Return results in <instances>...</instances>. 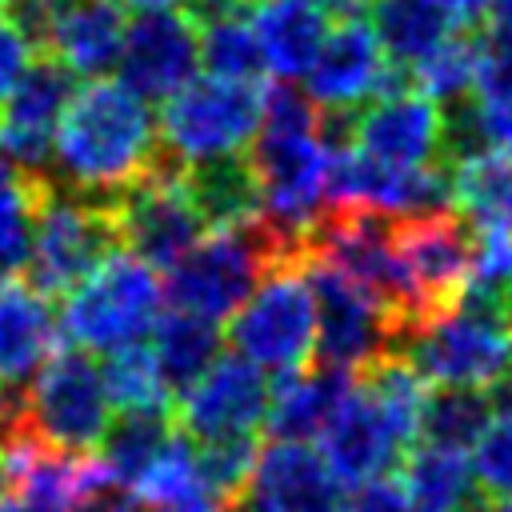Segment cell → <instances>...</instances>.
Masks as SVG:
<instances>
[{
    "instance_id": "1",
    "label": "cell",
    "mask_w": 512,
    "mask_h": 512,
    "mask_svg": "<svg viewBox=\"0 0 512 512\" xmlns=\"http://www.w3.org/2000/svg\"><path fill=\"white\" fill-rule=\"evenodd\" d=\"M332 156L336 140L312 96L292 84L268 88V108L248 144V160L260 184V220L300 256L308 252V232L324 216Z\"/></svg>"
},
{
    "instance_id": "2",
    "label": "cell",
    "mask_w": 512,
    "mask_h": 512,
    "mask_svg": "<svg viewBox=\"0 0 512 512\" xmlns=\"http://www.w3.org/2000/svg\"><path fill=\"white\" fill-rule=\"evenodd\" d=\"M160 152L148 100L124 80L92 76L72 92L60 116L52 160L60 168V184L92 196H120L156 168Z\"/></svg>"
},
{
    "instance_id": "3",
    "label": "cell",
    "mask_w": 512,
    "mask_h": 512,
    "mask_svg": "<svg viewBox=\"0 0 512 512\" xmlns=\"http://www.w3.org/2000/svg\"><path fill=\"white\" fill-rule=\"evenodd\" d=\"M156 272L160 268H152L132 248L128 252L116 248L64 296V312H60L64 336L76 348L108 352V356L144 344V336L156 332L168 296Z\"/></svg>"
},
{
    "instance_id": "4",
    "label": "cell",
    "mask_w": 512,
    "mask_h": 512,
    "mask_svg": "<svg viewBox=\"0 0 512 512\" xmlns=\"http://www.w3.org/2000/svg\"><path fill=\"white\" fill-rule=\"evenodd\" d=\"M304 260L292 252L260 216L232 228H212L172 272H168V300L172 308L196 312L204 320H232L252 288L264 280L272 264Z\"/></svg>"
},
{
    "instance_id": "5",
    "label": "cell",
    "mask_w": 512,
    "mask_h": 512,
    "mask_svg": "<svg viewBox=\"0 0 512 512\" xmlns=\"http://www.w3.org/2000/svg\"><path fill=\"white\" fill-rule=\"evenodd\" d=\"M116 244L120 224L112 196H92L44 176L32 252L24 264V276L40 296H68L100 260L116 252Z\"/></svg>"
},
{
    "instance_id": "6",
    "label": "cell",
    "mask_w": 512,
    "mask_h": 512,
    "mask_svg": "<svg viewBox=\"0 0 512 512\" xmlns=\"http://www.w3.org/2000/svg\"><path fill=\"white\" fill-rule=\"evenodd\" d=\"M112 428V392L104 368L88 348H60L20 388L12 432L40 436L64 452H88L104 444ZM8 432V436H12Z\"/></svg>"
},
{
    "instance_id": "7",
    "label": "cell",
    "mask_w": 512,
    "mask_h": 512,
    "mask_svg": "<svg viewBox=\"0 0 512 512\" xmlns=\"http://www.w3.org/2000/svg\"><path fill=\"white\" fill-rule=\"evenodd\" d=\"M400 352L428 384L440 388H492L512 360V316L500 300L464 296L456 308L420 324Z\"/></svg>"
},
{
    "instance_id": "8",
    "label": "cell",
    "mask_w": 512,
    "mask_h": 512,
    "mask_svg": "<svg viewBox=\"0 0 512 512\" xmlns=\"http://www.w3.org/2000/svg\"><path fill=\"white\" fill-rule=\"evenodd\" d=\"M268 108V92L256 80L200 76L188 80L160 108V148L176 164H208L248 152Z\"/></svg>"
},
{
    "instance_id": "9",
    "label": "cell",
    "mask_w": 512,
    "mask_h": 512,
    "mask_svg": "<svg viewBox=\"0 0 512 512\" xmlns=\"http://www.w3.org/2000/svg\"><path fill=\"white\" fill-rule=\"evenodd\" d=\"M228 340L240 356L264 372H300L316 348V296L304 276V260L272 264L252 296L228 324Z\"/></svg>"
},
{
    "instance_id": "10",
    "label": "cell",
    "mask_w": 512,
    "mask_h": 512,
    "mask_svg": "<svg viewBox=\"0 0 512 512\" xmlns=\"http://www.w3.org/2000/svg\"><path fill=\"white\" fill-rule=\"evenodd\" d=\"M304 276L316 296V348L324 364L360 372L368 360L400 348V324L360 280L316 252H304Z\"/></svg>"
},
{
    "instance_id": "11",
    "label": "cell",
    "mask_w": 512,
    "mask_h": 512,
    "mask_svg": "<svg viewBox=\"0 0 512 512\" xmlns=\"http://www.w3.org/2000/svg\"><path fill=\"white\" fill-rule=\"evenodd\" d=\"M112 204H116L120 240L136 256H144L152 268H164V272H172L204 240V228H208L204 212L196 208L184 184V168L164 152L156 168L140 176L132 188H124L120 196H112Z\"/></svg>"
},
{
    "instance_id": "12",
    "label": "cell",
    "mask_w": 512,
    "mask_h": 512,
    "mask_svg": "<svg viewBox=\"0 0 512 512\" xmlns=\"http://www.w3.org/2000/svg\"><path fill=\"white\" fill-rule=\"evenodd\" d=\"M392 240H396V256L408 276L420 324L436 320L440 312H448L464 300L476 240L468 232V220L456 208L392 220Z\"/></svg>"
},
{
    "instance_id": "13",
    "label": "cell",
    "mask_w": 512,
    "mask_h": 512,
    "mask_svg": "<svg viewBox=\"0 0 512 512\" xmlns=\"http://www.w3.org/2000/svg\"><path fill=\"white\" fill-rule=\"evenodd\" d=\"M272 384L260 364L240 352H220L212 368L180 396L176 424L192 440H232L268 428Z\"/></svg>"
},
{
    "instance_id": "14",
    "label": "cell",
    "mask_w": 512,
    "mask_h": 512,
    "mask_svg": "<svg viewBox=\"0 0 512 512\" xmlns=\"http://www.w3.org/2000/svg\"><path fill=\"white\" fill-rule=\"evenodd\" d=\"M396 72L400 68L388 60L376 28L360 16H344L328 32V40L304 80H308L312 104L324 116H356V108H364L368 100H376L400 84Z\"/></svg>"
},
{
    "instance_id": "15",
    "label": "cell",
    "mask_w": 512,
    "mask_h": 512,
    "mask_svg": "<svg viewBox=\"0 0 512 512\" xmlns=\"http://www.w3.org/2000/svg\"><path fill=\"white\" fill-rule=\"evenodd\" d=\"M448 116L424 92L392 88L348 120V144L388 168H424L444 160Z\"/></svg>"
},
{
    "instance_id": "16",
    "label": "cell",
    "mask_w": 512,
    "mask_h": 512,
    "mask_svg": "<svg viewBox=\"0 0 512 512\" xmlns=\"http://www.w3.org/2000/svg\"><path fill=\"white\" fill-rule=\"evenodd\" d=\"M68 100H72V72L52 56L32 60L24 80L0 104V156L20 164L24 172L48 176L56 128Z\"/></svg>"
},
{
    "instance_id": "17",
    "label": "cell",
    "mask_w": 512,
    "mask_h": 512,
    "mask_svg": "<svg viewBox=\"0 0 512 512\" xmlns=\"http://www.w3.org/2000/svg\"><path fill=\"white\" fill-rule=\"evenodd\" d=\"M408 440L388 420V412L368 396V388L356 380V388L344 396L328 428L320 432V456L336 484L360 488L368 480H380L408 456Z\"/></svg>"
},
{
    "instance_id": "18",
    "label": "cell",
    "mask_w": 512,
    "mask_h": 512,
    "mask_svg": "<svg viewBox=\"0 0 512 512\" xmlns=\"http://www.w3.org/2000/svg\"><path fill=\"white\" fill-rule=\"evenodd\" d=\"M4 444L12 464V512H76L80 500L112 484L100 456L64 452L28 432H12Z\"/></svg>"
},
{
    "instance_id": "19",
    "label": "cell",
    "mask_w": 512,
    "mask_h": 512,
    "mask_svg": "<svg viewBox=\"0 0 512 512\" xmlns=\"http://www.w3.org/2000/svg\"><path fill=\"white\" fill-rule=\"evenodd\" d=\"M200 64V24L172 8V12H140L128 24L124 52H120V80L140 92L144 100L176 96Z\"/></svg>"
},
{
    "instance_id": "20",
    "label": "cell",
    "mask_w": 512,
    "mask_h": 512,
    "mask_svg": "<svg viewBox=\"0 0 512 512\" xmlns=\"http://www.w3.org/2000/svg\"><path fill=\"white\" fill-rule=\"evenodd\" d=\"M336 488V476L308 440H268L232 512H340Z\"/></svg>"
},
{
    "instance_id": "21",
    "label": "cell",
    "mask_w": 512,
    "mask_h": 512,
    "mask_svg": "<svg viewBox=\"0 0 512 512\" xmlns=\"http://www.w3.org/2000/svg\"><path fill=\"white\" fill-rule=\"evenodd\" d=\"M124 4L120 0H60L44 56L60 60L72 76H104L124 52Z\"/></svg>"
},
{
    "instance_id": "22",
    "label": "cell",
    "mask_w": 512,
    "mask_h": 512,
    "mask_svg": "<svg viewBox=\"0 0 512 512\" xmlns=\"http://www.w3.org/2000/svg\"><path fill=\"white\" fill-rule=\"evenodd\" d=\"M56 348V316L48 296L28 280L0 284V384L20 392Z\"/></svg>"
},
{
    "instance_id": "23",
    "label": "cell",
    "mask_w": 512,
    "mask_h": 512,
    "mask_svg": "<svg viewBox=\"0 0 512 512\" xmlns=\"http://www.w3.org/2000/svg\"><path fill=\"white\" fill-rule=\"evenodd\" d=\"M352 388H356V372L324 364V360L320 368H300V372L280 376L272 388V412H268L272 440L320 436Z\"/></svg>"
},
{
    "instance_id": "24",
    "label": "cell",
    "mask_w": 512,
    "mask_h": 512,
    "mask_svg": "<svg viewBox=\"0 0 512 512\" xmlns=\"http://www.w3.org/2000/svg\"><path fill=\"white\" fill-rule=\"evenodd\" d=\"M256 36L268 72L280 80H300L316 64L328 40V12L316 0H260L256 4Z\"/></svg>"
},
{
    "instance_id": "25",
    "label": "cell",
    "mask_w": 512,
    "mask_h": 512,
    "mask_svg": "<svg viewBox=\"0 0 512 512\" xmlns=\"http://www.w3.org/2000/svg\"><path fill=\"white\" fill-rule=\"evenodd\" d=\"M400 488L408 496V512H464L476 504V476L460 448L444 444H412L400 460Z\"/></svg>"
},
{
    "instance_id": "26",
    "label": "cell",
    "mask_w": 512,
    "mask_h": 512,
    "mask_svg": "<svg viewBox=\"0 0 512 512\" xmlns=\"http://www.w3.org/2000/svg\"><path fill=\"white\" fill-rule=\"evenodd\" d=\"M184 184H188L196 208L204 212L208 228H232V224H248L260 216V184H256L248 152L220 156L208 164H188Z\"/></svg>"
},
{
    "instance_id": "27",
    "label": "cell",
    "mask_w": 512,
    "mask_h": 512,
    "mask_svg": "<svg viewBox=\"0 0 512 512\" xmlns=\"http://www.w3.org/2000/svg\"><path fill=\"white\" fill-rule=\"evenodd\" d=\"M180 432L176 408H128L112 420L104 444H100V464L112 484L136 488V480L148 472V464L164 452V444Z\"/></svg>"
},
{
    "instance_id": "28",
    "label": "cell",
    "mask_w": 512,
    "mask_h": 512,
    "mask_svg": "<svg viewBox=\"0 0 512 512\" xmlns=\"http://www.w3.org/2000/svg\"><path fill=\"white\" fill-rule=\"evenodd\" d=\"M448 168L456 188V212L472 224V232L512 228V160L480 148L452 160Z\"/></svg>"
},
{
    "instance_id": "29",
    "label": "cell",
    "mask_w": 512,
    "mask_h": 512,
    "mask_svg": "<svg viewBox=\"0 0 512 512\" xmlns=\"http://www.w3.org/2000/svg\"><path fill=\"white\" fill-rule=\"evenodd\" d=\"M152 336H156V348H152L156 352V364H160L168 388L180 392V396L220 356V328H216V320H204V316L184 312V308L164 312Z\"/></svg>"
},
{
    "instance_id": "30",
    "label": "cell",
    "mask_w": 512,
    "mask_h": 512,
    "mask_svg": "<svg viewBox=\"0 0 512 512\" xmlns=\"http://www.w3.org/2000/svg\"><path fill=\"white\" fill-rule=\"evenodd\" d=\"M372 28L396 68L424 60L456 24L432 0H372Z\"/></svg>"
},
{
    "instance_id": "31",
    "label": "cell",
    "mask_w": 512,
    "mask_h": 512,
    "mask_svg": "<svg viewBox=\"0 0 512 512\" xmlns=\"http://www.w3.org/2000/svg\"><path fill=\"white\" fill-rule=\"evenodd\" d=\"M132 492L152 508H184V504L216 508L208 496L204 472H200V444L184 428L164 444V452L148 464V472L136 480Z\"/></svg>"
},
{
    "instance_id": "32",
    "label": "cell",
    "mask_w": 512,
    "mask_h": 512,
    "mask_svg": "<svg viewBox=\"0 0 512 512\" xmlns=\"http://www.w3.org/2000/svg\"><path fill=\"white\" fill-rule=\"evenodd\" d=\"M480 40L484 36L476 28H452L424 60H416L408 68L412 88L432 96L436 104H444V100L460 104L464 96H472L476 64H480Z\"/></svg>"
},
{
    "instance_id": "33",
    "label": "cell",
    "mask_w": 512,
    "mask_h": 512,
    "mask_svg": "<svg viewBox=\"0 0 512 512\" xmlns=\"http://www.w3.org/2000/svg\"><path fill=\"white\" fill-rule=\"evenodd\" d=\"M492 424V392L488 388H440L428 392L420 440L444 448H476L484 428Z\"/></svg>"
},
{
    "instance_id": "34",
    "label": "cell",
    "mask_w": 512,
    "mask_h": 512,
    "mask_svg": "<svg viewBox=\"0 0 512 512\" xmlns=\"http://www.w3.org/2000/svg\"><path fill=\"white\" fill-rule=\"evenodd\" d=\"M44 176L0 156V272H20L32 252V224Z\"/></svg>"
},
{
    "instance_id": "35",
    "label": "cell",
    "mask_w": 512,
    "mask_h": 512,
    "mask_svg": "<svg viewBox=\"0 0 512 512\" xmlns=\"http://www.w3.org/2000/svg\"><path fill=\"white\" fill-rule=\"evenodd\" d=\"M200 60L208 64L212 76H224V80H260V72L268 68L256 24L244 20V12L220 16L200 28Z\"/></svg>"
},
{
    "instance_id": "36",
    "label": "cell",
    "mask_w": 512,
    "mask_h": 512,
    "mask_svg": "<svg viewBox=\"0 0 512 512\" xmlns=\"http://www.w3.org/2000/svg\"><path fill=\"white\" fill-rule=\"evenodd\" d=\"M104 380L112 392L116 408H172V388L156 364V352H148L144 344L112 352L104 364Z\"/></svg>"
},
{
    "instance_id": "37",
    "label": "cell",
    "mask_w": 512,
    "mask_h": 512,
    "mask_svg": "<svg viewBox=\"0 0 512 512\" xmlns=\"http://www.w3.org/2000/svg\"><path fill=\"white\" fill-rule=\"evenodd\" d=\"M512 288V228H484L472 244V276L464 296L500 300Z\"/></svg>"
},
{
    "instance_id": "38",
    "label": "cell",
    "mask_w": 512,
    "mask_h": 512,
    "mask_svg": "<svg viewBox=\"0 0 512 512\" xmlns=\"http://www.w3.org/2000/svg\"><path fill=\"white\" fill-rule=\"evenodd\" d=\"M472 476L476 492H484L488 500L512 496V420L492 416V424L472 448Z\"/></svg>"
},
{
    "instance_id": "39",
    "label": "cell",
    "mask_w": 512,
    "mask_h": 512,
    "mask_svg": "<svg viewBox=\"0 0 512 512\" xmlns=\"http://www.w3.org/2000/svg\"><path fill=\"white\" fill-rule=\"evenodd\" d=\"M472 100L476 104H488V108L512 104V36L488 32L480 40V64H476Z\"/></svg>"
},
{
    "instance_id": "40",
    "label": "cell",
    "mask_w": 512,
    "mask_h": 512,
    "mask_svg": "<svg viewBox=\"0 0 512 512\" xmlns=\"http://www.w3.org/2000/svg\"><path fill=\"white\" fill-rule=\"evenodd\" d=\"M28 68H32V44L16 32V24L8 16H0V104L24 80Z\"/></svg>"
},
{
    "instance_id": "41",
    "label": "cell",
    "mask_w": 512,
    "mask_h": 512,
    "mask_svg": "<svg viewBox=\"0 0 512 512\" xmlns=\"http://www.w3.org/2000/svg\"><path fill=\"white\" fill-rule=\"evenodd\" d=\"M340 512H408V496L396 480L380 476V480L352 488V496L340 504Z\"/></svg>"
},
{
    "instance_id": "42",
    "label": "cell",
    "mask_w": 512,
    "mask_h": 512,
    "mask_svg": "<svg viewBox=\"0 0 512 512\" xmlns=\"http://www.w3.org/2000/svg\"><path fill=\"white\" fill-rule=\"evenodd\" d=\"M472 112H476V128H480L484 148H492L504 160H512V104L488 108V104H476L472 100Z\"/></svg>"
},
{
    "instance_id": "43",
    "label": "cell",
    "mask_w": 512,
    "mask_h": 512,
    "mask_svg": "<svg viewBox=\"0 0 512 512\" xmlns=\"http://www.w3.org/2000/svg\"><path fill=\"white\" fill-rule=\"evenodd\" d=\"M76 512H144V500L136 492L120 488V484H104L88 500H80Z\"/></svg>"
},
{
    "instance_id": "44",
    "label": "cell",
    "mask_w": 512,
    "mask_h": 512,
    "mask_svg": "<svg viewBox=\"0 0 512 512\" xmlns=\"http://www.w3.org/2000/svg\"><path fill=\"white\" fill-rule=\"evenodd\" d=\"M456 28H476L480 20H488L492 0H432Z\"/></svg>"
},
{
    "instance_id": "45",
    "label": "cell",
    "mask_w": 512,
    "mask_h": 512,
    "mask_svg": "<svg viewBox=\"0 0 512 512\" xmlns=\"http://www.w3.org/2000/svg\"><path fill=\"white\" fill-rule=\"evenodd\" d=\"M488 20H492V32L496 36H512V0H492Z\"/></svg>"
},
{
    "instance_id": "46",
    "label": "cell",
    "mask_w": 512,
    "mask_h": 512,
    "mask_svg": "<svg viewBox=\"0 0 512 512\" xmlns=\"http://www.w3.org/2000/svg\"><path fill=\"white\" fill-rule=\"evenodd\" d=\"M324 12H332V16H360L364 8H372V0H316Z\"/></svg>"
},
{
    "instance_id": "47",
    "label": "cell",
    "mask_w": 512,
    "mask_h": 512,
    "mask_svg": "<svg viewBox=\"0 0 512 512\" xmlns=\"http://www.w3.org/2000/svg\"><path fill=\"white\" fill-rule=\"evenodd\" d=\"M120 4L136 12H172V8H184L188 0H120Z\"/></svg>"
},
{
    "instance_id": "48",
    "label": "cell",
    "mask_w": 512,
    "mask_h": 512,
    "mask_svg": "<svg viewBox=\"0 0 512 512\" xmlns=\"http://www.w3.org/2000/svg\"><path fill=\"white\" fill-rule=\"evenodd\" d=\"M12 496V464H8V444L0 440V504H8Z\"/></svg>"
},
{
    "instance_id": "49",
    "label": "cell",
    "mask_w": 512,
    "mask_h": 512,
    "mask_svg": "<svg viewBox=\"0 0 512 512\" xmlns=\"http://www.w3.org/2000/svg\"><path fill=\"white\" fill-rule=\"evenodd\" d=\"M156 512H220V508H208V504H184V508H156Z\"/></svg>"
},
{
    "instance_id": "50",
    "label": "cell",
    "mask_w": 512,
    "mask_h": 512,
    "mask_svg": "<svg viewBox=\"0 0 512 512\" xmlns=\"http://www.w3.org/2000/svg\"><path fill=\"white\" fill-rule=\"evenodd\" d=\"M492 512H512V496H504V500H492Z\"/></svg>"
},
{
    "instance_id": "51",
    "label": "cell",
    "mask_w": 512,
    "mask_h": 512,
    "mask_svg": "<svg viewBox=\"0 0 512 512\" xmlns=\"http://www.w3.org/2000/svg\"><path fill=\"white\" fill-rule=\"evenodd\" d=\"M464 512H492V508H488V504H484V500H476V504H468V508H464Z\"/></svg>"
},
{
    "instance_id": "52",
    "label": "cell",
    "mask_w": 512,
    "mask_h": 512,
    "mask_svg": "<svg viewBox=\"0 0 512 512\" xmlns=\"http://www.w3.org/2000/svg\"><path fill=\"white\" fill-rule=\"evenodd\" d=\"M504 308H508V316H512V288L504 292Z\"/></svg>"
},
{
    "instance_id": "53",
    "label": "cell",
    "mask_w": 512,
    "mask_h": 512,
    "mask_svg": "<svg viewBox=\"0 0 512 512\" xmlns=\"http://www.w3.org/2000/svg\"><path fill=\"white\" fill-rule=\"evenodd\" d=\"M0 512H12V500H8V504H0Z\"/></svg>"
},
{
    "instance_id": "54",
    "label": "cell",
    "mask_w": 512,
    "mask_h": 512,
    "mask_svg": "<svg viewBox=\"0 0 512 512\" xmlns=\"http://www.w3.org/2000/svg\"><path fill=\"white\" fill-rule=\"evenodd\" d=\"M248 4H260V0H248Z\"/></svg>"
},
{
    "instance_id": "55",
    "label": "cell",
    "mask_w": 512,
    "mask_h": 512,
    "mask_svg": "<svg viewBox=\"0 0 512 512\" xmlns=\"http://www.w3.org/2000/svg\"><path fill=\"white\" fill-rule=\"evenodd\" d=\"M0 8H4V0H0Z\"/></svg>"
},
{
    "instance_id": "56",
    "label": "cell",
    "mask_w": 512,
    "mask_h": 512,
    "mask_svg": "<svg viewBox=\"0 0 512 512\" xmlns=\"http://www.w3.org/2000/svg\"><path fill=\"white\" fill-rule=\"evenodd\" d=\"M0 284H4V280H0Z\"/></svg>"
}]
</instances>
